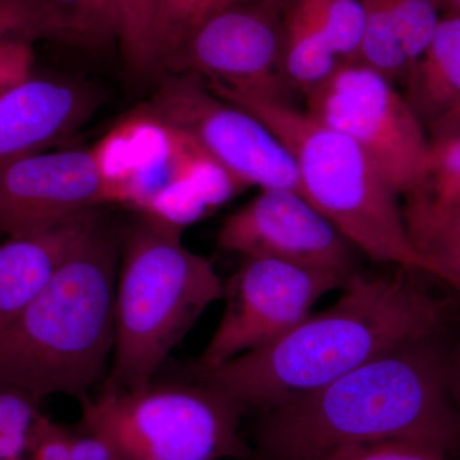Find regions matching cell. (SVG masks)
Returning <instances> with one entry per match:
<instances>
[{"label": "cell", "mask_w": 460, "mask_h": 460, "mask_svg": "<svg viewBox=\"0 0 460 460\" xmlns=\"http://www.w3.org/2000/svg\"><path fill=\"white\" fill-rule=\"evenodd\" d=\"M407 271L376 277L353 272L329 310L310 314L270 344L195 372L196 381L246 408L270 411L376 357L431 338L447 302L417 287Z\"/></svg>", "instance_id": "1"}, {"label": "cell", "mask_w": 460, "mask_h": 460, "mask_svg": "<svg viewBox=\"0 0 460 460\" xmlns=\"http://www.w3.org/2000/svg\"><path fill=\"white\" fill-rule=\"evenodd\" d=\"M266 411L257 429L266 460H323L344 445L394 438L449 452L460 436L449 357L429 339L376 357Z\"/></svg>", "instance_id": "2"}, {"label": "cell", "mask_w": 460, "mask_h": 460, "mask_svg": "<svg viewBox=\"0 0 460 460\" xmlns=\"http://www.w3.org/2000/svg\"><path fill=\"white\" fill-rule=\"evenodd\" d=\"M120 244L122 226L100 213L44 289L0 323V385L90 398L113 357Z\"/></svg>", "instance_id": "3"}, {"label": "cell", "mask_w": 460, "mask_h": 460, "mask_svg": "<svg viewBox=\"0 0 460 460\" xmlns=\"http://www.w3.org/2000/svg\"><path fill=\"white\" fill-rule=\"evenodd\" d=\"M184 229L146 211L122 226L113 362L104 389L148 385L202 314L223 299L224 281L184 244Z\"/></svg>", "instance_id": "4"}, {"label": "cell", "mask_w": 460, "mask_h": 460, "mask_svg": "<svg viewBox=\"0 0 460 460\" xmlns=\"http://www.w3.org/2000/svg\"><path fill=\"white\" fill-rule=\"evenodd\" d=\"M204 84L270 128L295 159L301 195L354 247L375 261L432 275L411 247L398 192L357 142L284 99Z\"/></svg>", "instance_id": "5"}, {"label": "cell", "mask_w": 460, "mask_h": 460, "mask_svg": "<svg viewBox=\"0 0 460 460\" xmlns=\"http://www.w3.org/2000/svg\"><path fill=\"white\" fill-rule=\"evenodd\" d=\"M78 428L119 460H222L250 456L239 432L243 404L205 384L104 389L81 402Z\"/></svg>", "instance_id": "6"}, {"label": "cell", "mask_w": 460, "mask_h": 460, "mask_svg": "<svg viewBox=\"0 0 460 460\" xmlns=\"http://www.w3.org/2000/svg\"><path fill=\"white\" fill-rule=\"evenodd\" d=\"M93 150L109 204L127 205L184 226L246 187L146 104L115 124Z\"/></svg>", "instance_id": "7"}, {"label": "cell", "mask_w": 460, "mask_h": 460, "mask_svg": "<svg viewBox=\"0 0 460 460\" xmlns=\"http://www.w3.org/2000/svg\"><path fill=\"white\" fill-rule=\"evenodd\" d=\"M305 113L357 142L398 195L425 186L431 159L425 128L394 83L361 60L339 63L308 93Z\"/></svg>", "instance_id": "8"}, {"label": "cell", "mask_w": 460, "mask_h": 460, "mask_svg": "<svg viewBox=\"0 0 460 460\" xmlns=\"http://www.w3.org/2000/svg\"><path fill=\"white\" fill-rule=\"evenodd\" d=\"M350 275L268 257H243L224 283L222 319L193 371L213 370L277 341L310 316L326 293L343 288Z\"/></svg>", "instance_id": "9"}, {"label": "cell", "mask_w": 460, "mask_h": 460, "mask_svg": "<svg viewBox=\"0 0 460 460\" xmlns=\"http://www.w3.org/2000/svg\"><path fill=\"white\" fill-rule=\"evenodd\" d=\"M146 107L190 136L244 186L296 190L295 159L256 118L214 93L198 77L166 75Z\"/></svg>", "instance_id": "10"}, {"label": "cell", "mask_w": 460, "mask_h": 460, "mask_svg": "<svg viewBox=\"0 0 460 460\" xmlns=\"http://www.w3.org/2000/svg\"><path fill=\"white\" fill-rule=\"evenodd\" d=\"M159 72L283 99V33L268 5L233 3L196 26Z\"/></svg>", "instance_id": "11"}, {"label": "cell", "mask_w": 460, "mask_h": 460, "mask_svg": "<svg viewBox=\"0 0 460 460\" xmlns=\"http://www.w3.org/2000/svg\"><path fill=\"white\" fill-rule=\"evenodd\" d=\"M217 242L243 257L354 272L353 244L296 190H261L224 219Z\"/></svg>", "instance_id": "12"}, {"label": "cell", "mask_w": 460, "mask_h": 460, "mask_svg": "<svg viewBox=\"0 0 460 460\" xmlns=\"http://www.w3.org/2000/svg\"><path fill=\"white\" fill-rule=\"evenodd\" d=\"M107 204L93 147L42 151L0 165V234L36 232Z\"/></svg>", "instance_id": "13"}, {"label": "cell", "mask_w": 460, "mask_h": 460, "mask_svg": "<svg viewBox=\"0 0 460 460\" xmlns=\"http://www.w3.org/2000/svg\"><path fill=\"white\" fill-rule=\"evenodd\" d=\"M98 96L62 78L29 75L0 93V165L48 151L86 123Z\"/></svg>", "instance_id": "14"}, {"label": "cell", "mask_w": 460, "mask_h": 460, "mask_svg": "<svg viewBox=\"0 0 460 460\" xmlns=\"http://www.w3.org/2000/svg\"><path fill=\"white\" fill-rule=\"evenodd\" d=\"M100 213L96 208L75 215L48 228L12 235L0 244V323L44 289Z\"/></svg>", "instance_id": "15"}, {"label": "cell", "mask_w": 460, "mask_h": 460, "mask_svg": "<svg viewBox=\"0 0 460 460\" xmlns=\"http://www.w3.org/2000/svg\"><path fill=\"white\" fill-rule=\"evenodd\" d=\"M411 111L434 136L453 135L460 122V14L441 18L428 49L404 81ZM431 140V141H432Z\"/></svg>", "instance_id": "16"}, {"label": "cell", "mask_w": 460, "mask_h": 460, "mask_svg": "<svg viewBox=\"0 0 460 460\" xmlns=\"http://www.w3.org/2000/svg\"><path fill=\"white\" fill-rule=\"evenodd\" d=\"M413 250L460 292V196L441 198L425 190L405 196L402 208Z\"/></svg>", "instance_id": "17"}, {"label": "cell", "mask_w": 460, "mask_h": 460, "mask_svg": "<svg viewBox=\"0 0 460 460\" xmlns=\"http://www.w3.org/2000/svg\"><path fill=\"white\" fill-rule=\"evenodd\" d=\"M281 33L284 81L307 96L341 63L330 45L317 0H295Z\"/></svg>", "instance_id": "18"}, {"label": "cell", "mask_w": 460, "mask_h": 460, "mask_svg": "<svg viewBox=\"0 0 460 460\" xmlns=\"http://www.w3.org/2000/svg\"><path fill=\"white\" fill-rule=\"evenodd\" d=\"M56 40L89 49L118 41L113 0H47Z\"/></svg>", "instance_id": "19"}, {"label": "cell", "mask_w": 460, "mask_h": 460, "mask_svg": "<svg viewBox=\"0 0 460 460\" xmlns=\"http://www.w3.org/2000/svg\"><path fill=\"white\" fill-rule=\"evenodd\" d=\"M366 11L365 31L359 59L392 83H404L411 62L396 23L392 0H363Z\"/></svg>", "instance_id": "20"}, {"label": "cell", "mask_w": 460, "mask_h": 460, "mask_svg": "<svg viewBox=\"0 0 460 460\" xmlns=\"http://www.w3.org/2000/svg\"><path fill=\"white\" fill-rule=\"evenodd\" d=\"M118 41L129 71L138 77L156 74L159 0H113Z\"/></svg>", "instance_id": "21"}, {"label": "cell", "mask_w": 460, "mask_h": 460, "mask_svg": "<svg viewBox=\"0 0 460 460\" xmlns=\"http://www.w3.org/2000/svg\"><path fill=\"white\" fill-rule=\"evenodd\" d=\"M25 460H119L99 436L66 428L42 414Z\"/></svg>", "instance_id": "22"}, {"label": "cell", "mask_w": 460, "mask_h": 460, "mask_svg": "<svg viewBox=\"0 0 460 460\" xmlns=\"http://www.w3.org/2000/svg\"><path fill=\"white\" fill-rule=\"evenodd\" d=\"M42 414L40 399L0 385V460L27 458Z\"/></svg>", "instance_id": "23"}, {"label": "cell", "mask_w": 460, "mask_h": 460, "mask_svg": "<svg viewBox=\"0 0 460 460\" xmlns=\"http://www.w3.org/2000/svg\"><path fill=\"white\" fill-rule=\"evenodd\" d=\"M226 0H159L156 21L157 72L208 14Z\"/></svg>", "instance_id": "24"}, {"label": "cell", "mask_w": 460, "mask_h": 460, "mask_svg": "<svg viewBox=\"0 0 460 460\" xmlns=\"http://www.w3.org/2000/svg\"><path fill=\"white\" fill-rule=\"evenodd\" d=\"M330 45L339 62L359 59L366 11L363 0H317Z\"/></svg>", "instance_id": "25"}, {"label": "cell", "mask_w": 460, "mask_h": 460, "mask_svg": "<svg viewBox=\"0 0 460 460\" xmlns=\"http://www.w3.org/2000/svg\"><path fill=\"white\" fill-rule=\"evenodd\" d=\"M405 54L411 66L419 62L440 23L438 0H392Z\"/></svg>", "instance_id": "26"}, {"label": "cell", "mask_w": 460, "mask_h": 460, "mask_svg": "<svg viewBox=\"0 0 460 460\" xmlns=\"http://www.w3.org/2000/svg\"><path fill=\"white\" fill-rule=\"evenodd\" d=\"M40 39L56 40L47 0H0V45Z\"/></svg>", "instance_id": "27"}, {"label": "cell", "mask_w": 460, "mask_h": 460, "mask_svg": "<svg viewBox=\"0 0 460 460\" xmlns=\"http://www.w3.org/2000/svg\"><path fill=\"white\" fill-rule=\"evenodd\" d=\"M323 460H450L447 450L416 438H394L338 447Z\"/></svg>", "instance_id": "28"}, {"label": "cell", "mask_w": 460, "mask_h": 460, "mask_svg": "<svg viewBox=\"0 0 460 460\" xmlns=\"http://www.w3.org/2000/svg\"><path fill=\"white\" fill-rule=\"evenodd\" d=\"M429 142H431V159H429V175L425 186L420 190H428L441 198H459L460 133Z\"/></svg>", "instance_id": "29"}, {"label": "cell", "mask_w": 460, "mask_h": 460, "mask_svg": "<svg viewBox=\"0 0 460 460\" xmlns=\"http://www.w3.org/2000/svg\"><path fill=\"white\" fill-rule=\"evenodd\" d=\"M32 44L12 40L0 45V93L32 75Z\"/></svg>", "instance_id": "30"}, {"label": "cell", "mask_w": 460, "mask_h": 460, "mask_svg": "<svg viewBox=\"0 0 460 460\" xmlns=\"http://www.w3.org/2000/svg\"><path fill=\"white\" fill-rule=\"evenodd\" d=\"M449 385L460 417V344L458 350L449 357Z\"/></svg>", "instance_id": "31"}, {"label": "cell", "mask_w": 460, "mask_h": 460, "mask_svg": "<svg viewBox=\"0 0 460 460\" xmlns=\"http://www.w3.org/2000/svg\"><path fill=\"white\" fill-rule=\"evenodd\" d=\"M452 4V7L456 9V13L460 14V0H447Z\"/></svg>", "instance_id": "32"}, {"label": "cell", "mask_w": 460, "mask_h": 460, "mask_svg": "<svg viewBox=\"0 0 460 460\" xmlns=\"http://www.w3.org/2000/svg\"><path fill=\"white\" fill-rule=\"evenodd\" d=\"M243 2V0H226V5L233 4V3Z\"/></svg>", "instance_id": "33"}, {"label": "cell", "mask_w": 460, "mask_h": 460, "mask_svg": "<svg viewBox=\"0 0 460 460\" xmlns=\"http://www.w3.org/2000/svg\"><path fill=\"white\" fill-rule=\"evenodd\" d=\"M456 133H460V122H459L458 128H456V131L454 132L453 135H456Z\"/></svg>", "instance_id": "34"}]
</instances>
